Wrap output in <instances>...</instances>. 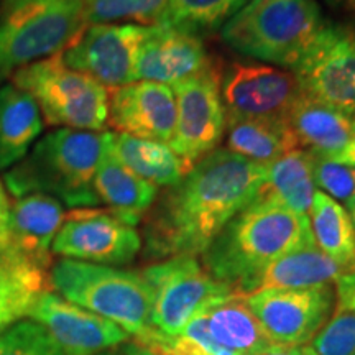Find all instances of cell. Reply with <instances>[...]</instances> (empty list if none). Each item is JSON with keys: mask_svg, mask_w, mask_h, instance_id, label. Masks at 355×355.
Instances as JSON below:
<instances>
[{"mask_svg": "<svg viewBox=\"0 0 355 355\" xmlns=\"http://www.w3.org/2000/svg\"><path fill=\"white\" fill-rule=\"evenodd\" d=\"M266 168L216 148L168 186L144 216L146 260L201 257L232 217L259 196Z\"/></svg>", "mask_w": 355, "mask_h": 355, "instance_id": "6da1fadb", "label": "cell"}, {"mask_svg": "<svg viewBox=\"0 0 355 355\" xmlns=\"http://www.w3.org/2000/svg\"><path fill=\"white\" fill-rule=\"evenodd\" d=\"M309 245H316L309 217L259 194L220 230L201 255V263L212 278L235 293L279 257Z\"/></svg>", "mask_w": 355, "mask_h": 355, "instance_id": "7a4b0ae2", "label": "cell"}, {"mask_svg": "<svg viewBox=\"0 0 355 355\" xmlns=\"http://www.w3.org/2000/svg\"><path fill=\"white\" fill-rule=\"evenodd\" d=\"M104 150V133L58 128L30 148L3 176L15 198L43 193L79 209L99 204L94 176Z\"/></svg>", "mask_w": 355, "mask_h": 355, "instance_id": "3957f363", "label": "cell"}, {"mask_svg": "<svg viewBox=\"0 0 355 355\" xmlns=\"http://www.w3.org/2000/svg\"><path fill=\"white\" fill-rule=\"evenodd\" d=\"M48 282L58 295L117 324L135 343L155 331L152 288L141 272L61 259L51 265Z\"/></svg>", "mask_w": 355, "mask_h": 355, "instance_id": "277c9868", "label": "cell"}, {"mask_svg": "<svg viewBox=\"0 0 355 355\" xmlns=\"http://www.w3.org/2000/svg\"><path fill=\"white\" fill-rule=\"evenodd\" d=\"M326 25L316 0H250L222 26L241 55L293 69Z\"/></svg>", "mask_w": 355, "mask_h": 355, "instance_id": "5b68a950", "label": "cell"}, {"mask_svg": "<svg viewBox=\"0 0 355 355\" xmlns=\"http://www.w3.org/2000/svg\"><path fill=\"white\" fill-rule=\"evenodd\" d=\"M86 26L83 0H38L8 8L0 21V83L63 53Z\"/></svg>", "mask_w": 355, "mask_h": 355, "instance_id": "8992f818", "label": "cell"}, {"mask_svg": "<svg viewBox=\"0 0 355 355\" xmlns=\"http://www.w3.org/2000/svg\"><path fill=\"white\" fill-rule=\"evenodd\" d=\"M12 84L37 101L50 125L86 132H99L107 125L109 89L68 68L61 53L13 73Z\"/></svg>", "mask_w": 355, "mask_h": 355, "instance_id": "52a82bcc", "label": "cell"}, {"mask_svg": "<svg viewBox=\"0 0 355 355\" xmlns=\"http://www.w3.org/2000/svg\"><path fill=\"white\" fill-rule=\"evenodd\" d=\"M152 288V324L163 336H180L194 318L230 298L232 288L212 278L198 257H171L145 266Z\"/></svg>", "mask_w": 355, "mask_h": 355, "instance_id": "ba28073f", "label": "cell"}, {"mask_svg": "<svg viewBox=\"0 0 355 355\" xmlns=\"http://www.w3.org/2000/svg\"><path fill=\"white\" fill-rule=\"evenodd\" d=\"M303 94L355 117V30L326 24L293 66Z\"/></svg>", "mask_w": 355, "mask_h": 355, "instance_id": "9c48e42d", "label": "cell"}, {"mask_svg": "<svg viewBox=\"0 0 355 355\" xmlns=\"http://www.w3.org/2000/svg\"><path fill=\"white\" fill-rule=\"evenodd\" d=\"M171 87L176 97V125L170 146L189 170L224 139L227 115L220 96V74L211 66Z\"/></svg>", "mask_w": 355, "mask_h": 355, "instance_id": "30bf717a", "label": "cell"}, {"mask_svg": "<svg viewBox=\"0 0 355 355\" xmlns=\"http://www.w3.org/2000/svg\"><path fill=\"white\" fill-rule=\"evenodd\" d=\"M141 250V235L109 209L79 207L64 216L51 252L63 259L122 266Z\"/></svg>", "mask_w": 355, "mask_h": 355, "instance_id": "8fae6325", "label": "cell"}, {"mask_svg": "<svg viewBox=\"0 0 355 355\" xmlns=\"http://www.w3.org/2000/svg\"><path fill=\"white\" fill-rule=\"evenodd\" d=\"M266 336L277 345H311L329 321L334 285L265 290L243 296Z\"/></svg>", "mask_w": 355, "mask_h": 355, "instance_id": "7c38bea8", "label": "cell"}, {"mask_svg": "<svg viewBox=\"0 0 355 355\" xmlns=\"http://www.w3.org/2000/svg\"><path fill=\"white\" fill-rule=\"evenodd\" d=\"M152 28L135 24L87 25L61 58L68 68L112 91L135 81L137 55Z\"/></svg>", "mask_w": 355, "mask_h": 355, "instance_id": "4fadbf2b", "label": "cell"}, {"mask_svg": "<svg viewBox=\"0 0 355 355\" xmlns=\"http://www.w3.org/2000/svg\"><path fill=\"white\" fill-rule=\"evenodd\" d=\"M220 96L227 121L285 119L303 89L290 69L235 61L220 74Z\"/></svg>", "mask_w": 355, "mask_h": 355, "instance_id": "5bb4252c", "label": "cell"}, {"mask_svg": "<svg viewBox=\"0 0 355 355\" xmlns=\"http://www.w3.org/2000/svg\"><path fill=\"white\" fill-rule=\"evenodd\" d=\"M28 318L50 332L64 355H101L130 339L117 324L50 290L42 293L35 301Z\"/></svg>", "mask_w": 355, "mask_h": 355, "instance_id": "9a60e30c", "label": "cell"}, {"mask_svg": "<svg viewBox=\"0 0 355 355\" xmlns=\"http://www.w3.org/2000/svg\"><path fill=\"white\" fill-rule=\"evenodd\" d=\"M119 133L170 144L176 125V97L170 86L133 81L109 91V121Z\"/></svg>", "mask_w": 355, "mask_h": 355, "instance_id": "2e32d148", "label": "cell"}, {"mask_svg": "<svg viewBox=\"0 0 355 355\" xmlns=\"http://www.w3.org/2000/svg\"><path fill=\"white\" fill-rule=\"evenodd\" d=\"M212 61L196 33L171 26H153L141 43L135 63V81L175 86L209 69Z\"/></svg>", "mask_w": 355, "mask_h": 355, "instance_id": "e0dca14e", "label": "cell"}, {"mask_svg": "<svg viewBox=\"0 0 355 355\" xmlns=\"http://www.w3.org/2000/svg\"><path fill=\"white\" fill-rule=\"evenodd\" d=\"M64 216L63 204L48 194L17 198L8 214L7 243L40 268L50 270L53 242Z\"/></svg>", "mask_w": 355, "mask_h": 355, "instance_id": "ac0fdd59", "label": "cell"}, {"mask_svg": "<svg viewBox=\"0 0 355 355\" xmlns=\"http://www.w3.org/2000/svg\"><path fill=\"white\" fill-rule=\"evenodd\" d=\"M345 270L329 259L318 245H309L279 257L259 273L235 288L237 296L265 290H296L334 285Z\"/></svg>", "mask_w": 355, "mask_h": 355, "instance_id": "d6986e66", "label": "cell"}, {"mask_svg": "<svg viewBox=\"0 0 355 355\" xmlns=\"http://www.w3.org/2000/svg\"><path fill=\"white\" fill-rule=\"evenodd\" d=\"M94 191L99 202H104L110 212L133 227L140 224L158 196L157 186L141 180L115 158L105 141V133L104 150L94 176Z\"/></svg>", "mask_w": 355, "mask_h": 355, "instance_id": "ffe728a7", "label": "cell"}, {"mask_svg": "<svg viewBox=\"0 0 355 355\" xmlns=\"http://www.w3.org/2000/svg\"><path fill=\"white\" fill-rule=\"evenodd\" d=\"M285 119L300 148L331 159L345 148L354 128V117L304 94Z\"/></svg>", "mask_w": 355, "mask_h": 355, "instance_id": "44dd1931", "label": "cell"}, {"mask_svg": "<svg viewBox=\"0 0 355 355\" xmlns=\"http://www.w3.org/2000/svg\"><path fill=\"white\" fill-rule=\"evenodd\" d=\"M48 288V270L26 260L7 242L0 243V332L28 318L35 301Z\"/></svg>", "mask_w": 355, "mask_h": 355, "instance_id": "7402d4cb", "label": "cell"}, {"mask_svg": "<svg viewBox=\"0 0 355 355\" xmlns=\"http://www.w3.org/2000/svg\"><path fill=\"white\" fill-rule=\"evenodd\" d=\"M42 130L37 101L15 84L0 86V170L21 162Z\"/></svg>", "mask_w": 355, "mask_h": 355, "instance_id": "603a6c76", "label": "cell"}, {"mask_svg": "<svg viewBox=\"0 0 355 355\" xmlns=\"http://www.w3.org/2000/svg\"><path fill=\"white\" fill-rule=\"evenodd\" d=\"M105 141L122 165L157 188L178 183L188 171L170 144L137 139L119 132H105Z\"/></svg>", "mask_w": 355, "mask_h": 355, "instance_id": "cb8c5ba5", "label": "cell"}, {"mask_svg": "<svg viewBox=\"0 0 355 355\" xmlns=\"http://www.w3.org/2000/svg\"><path fill=\"white\" fill-rule=\"evenodd\" d=\"M217 347L237 355H257L273 345L243 296H230L204 313Z\"/></svg>", "mask_w": 355, "mask_h": 355, "instance_id": "d4e9b609", "label": "cell"}, {"mask_svg": "<svg viewBox=\"0 0 355 355\" xmlns=\"http://www.w3.org/2000/svg\"><path fill=\"white\" fill-rule=\"evenodd\" d=\"M225 133L229 152L265 168L300 148L286 119H232L225 123Z\"/></svg>", "mask_w": 355, "mask_h": 355, "instance_id": "484cf974", "label": "cell"}, {"mask_svg": "<svg viewBox=\"0 0 355 355\" xmlns=\"http://www.w3.org/2000/svg\"><path fill=\"white\" fill-rule=\"evenodd\" d=\"M316 191L313 155L296 148L266 166L265 184L260 194L275 199L296 214L308 217Z\"/></svg>", "mask_w": 355, "mask_h": 355, "instance_id": "4316f807", "label": "cell"}, {"mask_svg": "<svg viewBox=\"0 0 355 355\" xmlns=\"http://www.w3.org/2000/svg\"><path fill=\"white\" fill-rule=\"evenodd\" d=\"M308 217L319 250L345 272H355V229L347 209L318 189Z\"/></svg>", "mask_w": 355, "mask_h": 355, "instance_id": "83f0119b", "label": "cell"}, {"mask_svg": "<svg viewBox=\"0 0 355 355\" xmlns=\"http://www.w3.org/2000/svg\"><path fill=\"white\" fill-rule=\"evenodd\" d=\"M334 291V311L311 345L318 355H355V272L340 275Z\"/></svg>", "mask_w": 355, "mask_h": 355, "instance_id": "f1b7e54d", "label": "cell"}, {"mask_svg": "<svg viewBox=\"0 0 355 355\" xmlns=\"http://www.w3.org/2000/svg\"><path fill=\"white\" fill-rule=\"evenodd\" d=\"M87 25L135 21L141 26L166 25V0H83Z\"/></svg>", "mask_w": 355, "mask_h": 355, "instance_id": "f546056e", "label": "cell"}, {"mask_svg": "<svg viewBox=\"0 0 355 355\" xmlns=\"http://www.w3.org/2000/svg\"><path fill=\"white\" fill-rule=\"evenodd\" d=\"M245 0H166V25L171 28L198 33L212 30L227 21Z\"/></svg>", "mask_w": 355, "mask_h": 355, "instance_id": "4dcf8cb0", "label": "cell"}, {"mask_svg": "<svg viewBox=\"0 0 355 355\" xmlns=\"http://www.w3.org/2000/svg\"><path fill=\"white\" fill-rule=\"evenodd\" d=\"M0 355H64L42 324L24 318L0 332Z\"/></svg>", "mask_w": 355, "mask_h": 355, "instance_id": "1f68e13d", "label": "cell"}, {"mask_svg": "<svg viewBox=\"0 0 355 355\" xmlns=\"http://www.w3.org/2000/svg\"><path fill=\"white\" fill-rule=\"evenodd\" d=\"M313 155V153H311ZM314 184L319 191L334 199L347 209L355 198V168L313 155Z\"/></svg>", "mask_w": 355, "mask_h": 355, "instance_id": "d6a6232c", "label": "cell"}, {"mask_svg": "<svg viewBox=\"0 0 355 355\" xmlns=\"http://www.w3.org/2000/svg\"><path fill=\"white\" fill-rule=\"evenodd\" d=\"M139 344L159 355H237L217 345L202 344L184 334L163 336L157 329Z\"/></svg>", "mask_w": 355, "mask_h": 355, "instance_id": "836d02e7", "label": "cell"}, {"mask_svg": "<svg viewBox=\"0 0 355 355\" xmlns=\"http://www.w3.org/2000/svg\"><path fill=\"white\" fill-rule=\"evenodd\" d=\"M257 355H318L313 345H270Z\"/></svg>", "mask_w": 355, "mask_h": 355, "instance_id": "e575fe53", "label": "cell"}, {"mask_svg": "<svg viewBox=\"0 0 355 355\" xmlns=\"http://www.w3.org/2000/svg\"><path fill=\"white\" fill-rule=\"evenodd\" d=\"M8 214H10V204H8V199H7L6 191H3V186L0 184V243L7 242Z\"/></svg>", "mask_w": 355, "mask_h": 355, "instance_id": "d590c367", "label": "cell"}, {"mask_svg": "<svg viewBox=\"0 0 355 355\" xmlns=\"http://www.w3.org/2000/svg\"><path fill=\"white\" fill-rule=\"evenodd\" d=\"M332 159H334V162L344 163V165L355 168V117H354L352 135H350L347 145H345V148L343 150V152H340L336 158H332Z\"/></svg>", "mask_w": 355, "mask_h": 355, "instance_id": "8d00e7d4", "label": "cell"}, {"mask_svg": "<svg viewBox=\"0 0 355 355\" xmlns=\"http://www.w3.org/2000/svg\"><path fill=\"white\" fill-rule=\"evenodd\" d=\"M121 352H122V355H159L157 352H153V350L146 349L145 345L135 343V340L123 344V349L121 350Z\"/></svg>", "mask_w": 355, "mask_h": 355, "instance_id": "74e56055", "label": "cell"}, {"mask_svg": "<svg viewBox=\"0 0 355 355\" xmlns=\"http://www.w3.org/2000/svg\"><path fill=\"white\" fill-rule=\"evenodd\" d=\"M331 8L343 10L355 15V0H324Z\"/></svg>", "mask_w": 355, "mask_h": 355, "instance_id": "f35d334b", "label": "cell"}, {"mask_svg": "<svg viewBox=\"0 0 355 355\" xmlns=\"http://www.w3.org/2000/svg\"><path fill=\"white\" fill-rule=\"evenodd\" d=\"M347 212H349V216H350V220H352V224H354V229H355V198L352 199V202H350L349 206H347Z\"/></svg>", "mask_w": 355, "mask_h": 355, "instance_id": "ab89813d", "label": "cell"}, {"mask_svg": "<svg viewBox=\"0 0 355 355\" xmlns=\"http://www.w3.org/2000/svg\"><path fill=\"white\" fill-rule=\"evenodd\" d=\"M3 2H6V10H8V8H12V7L19 6L20 0H3Z\"/></svg>", "mask_w": 355, "mask_h": 355, "instance_id": "60d3db41", "label": "cell"}, {"mask_svg": "<svg viewBox=\"0 0 355 355\" xmlns=\"http://www.w3.org/2000/svg\"><path fill=\"white\" fill-rule=\"evenodd\" d=\"M101 355H122L121 350H110V352H105V354H101Z\"/></svg>", "mask_w": 355, "mask_h": 355, "instance_id": "b9f144b4", "label": "cell"}, {"mask_svg": "<svg viewBox=\"0 0 355 355\" xmlns=\"http://www.w3.org/2000/svg\"><path fill=\"white\" fill-rule=\"evenodd\" d=\"M245 2H247V0H245Z\"/></svg>", "mask_w": 355, "mask_h": 355, "instance_id": "7bdbcfd3", "label": "cell"}]
</instances>
